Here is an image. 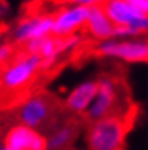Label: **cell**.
<instances>
[{
	"label": "cell",
	"instance_id": "6da1fadb",
	"mask_svg": "<svg viewBox=\"0 0 148 150\" xmlns=\"http://www.w3.org/2000/svg\"><path fill=\"white\" fill-rule=\"evenodd\" d=\"M128 129L130 123L121 114L91 121L85 132V150H124Z\"/></svg>",
	"mask_w": 148,
	"mask_h": 150
},
{
	"label": "cell",
	"instance_id": "7a4b0ae2",
	"mask_svg": "<svg viewBox=\"0 0 148 150\" xmlns=\"http://www.w3.org/2000/svg\"><path fill=\"white\" fill-rule=\"evenodd\" d=\"M42 59L38 55L32 53H21L15 55V58L2 67L0 74V88L8 93H17L29 86L36 76L39 74Z\"/></svg>",
	"mask_w": 148,
	"mask_h": 150
},
{
	"label": "cell",
	"instance_id": "3957f363",
	"mask_svg": "<svg viewBox=\"0 0 148 150\" xmlns=\"http://www.w3.org/2000/svg\"><path fill=\"white\" fill-rule=\"evenodd\" d=\"M95 55L106 59H116L127 64L148 62V40L144 37L136 38H109L98 41L94 49Z\"/></svg>",
	"mask_w": 148,
	"mask_h": 150
},
{
	"label": "cell",
	"instance_id": "277c9868",
	"mask_svg": "<svg viewBox=\"0 0 148 150\" xmlns=\"http://www.w3.org/2000/svg\"><path fill=\"white\" fill-rule=\"evenodd\" d=\"M53 32V14L32 12L20 17L9 29V41L15 46H24L33 40L44 38Z\"/></svg>",
	"mask_w": 148,
	"mask_h": 150
},
{
	"label": "cell",
	"instance_id": "5b68a950",
	"mask_svg": "<svg viewBox=\"0 0 148 150\" xmlns=\"http://www.w3.org/2000/svg\"><path fill=\"white\" fill-rule=\"evenodd\" d=\"M56 112V106L48 96L35 93L27 96L17 108V120L18 123L33 127V129H44L48 123L53 120Z\"/></svg>",
	"mask_w": 148,
	"mask_h": 150
},
{
	"label": "cell",
	"instance_id": "8992f818",
	"mask_svg": "<svg viewBox=\"0 0 148 150\" xmlns=\"http://www.w3.org/2000/svg\"><path fill=\"white\" fill-rule=\"evenodd\" d=\"M97 94L85 114V118L89 123L116 114L115 109L119 103V83L114 76L106 73L100 74L97 77Z\"/></svg>",
	"mask_w": 148,
	"mask_h": 150
},
{
	"label": "cell",
	"instance_id": "52a82bcc",
	"mask_svg": "<svg viewBox=\"0 0 148 150\" xmlns=\"http://www.w3.org/2000/svg\"><path fill=\"white\" fill-rule=\"evenodd\" d=\"M103 8L115 26L130 28L141 37L148 33V15L137 11L127 0H104Z\"/></svg>",
	"mask_w": 148,
	"mask_h": 150
},
{
	"label": "cell",
	"instance_id": "ba28073f",
	"mask_svg": "<svg viewBox=\"0 0 148 150\" xmlns=\"http://www.w3.org/2000/svg\"><path fill=\"white\" fill-rule=\"evenodd\" d=\"M3 146L12 150H47V137L42 130L15 123L3 135Z\"/></svg>",
	"mask_w": 148,
	"mask_h": 150
},
{
	"label": "cell",
	"instance_id": "9c48e42d",
	"mask_svg": "<svg viewBox=\"0 0 148 150\" xmlns=\"http://www.w3.org/2000/svg\"><path fill=\"white\" fill-rule=\"evenodd\" d=\"M88 9L86 6L65 5L53 14V35L56 37H68L85 29V23L88 18Z\"/></svg>",
	"mask_w": 148,
	"mask_h": 150
},
{
	"label": "cell",
	"instance_id": "30bf717a",
	"mask_svg": "<svg viewBox=\"0 0 148 150\" xmlns=\"http://www.w3.org/2000/svg\"><path fill=\"white\" fill-rule=\"evenodd\" d=\"M23 52L32 55H38L42 62H41V70L47 71V70L53 68L60 58H64V49H62V38L56 37V35H47L44 38L33 40L23 46Z\"/></svg>",
	"mask_w": 148,
	"mask_h": 150
},
{
	"label": "cell",
	"instance_id": "8fae6325",
	"mask_svg": "<svg viewBox=\"0 0 148 150\" xmlns=\"http://www.w3.org/2000/svg\"><path fill=\"white\" fill-rule=\"evenodd\" d=\"M97 79H85L73 86L64 99V106L74 115H85L97 94Z\"/></svg>",
	"mask_w": 148,
	"mask_h": 150
},
{
	"label": "cell",
	"instance_id": "7c38bea8",
	"mask_svg": "<svg viewBox=\"0 0 148 150\" xmlns=\"http://www.w3.org/2000/svg\"><path fill=\"white\" fill-rule=\"evenodd\" d=\"M115 24L109 18L103 5H95L88 9V18L85 23V32L95 41L114 38Z\"/></svg>",
	"mask_w": 148,
	"mask_h": 150
},
{
	"label": "cell",
	"instance_id": "4fadbf2b",
	"mask_svg": "<svg viewBox=\"0 0 148 150\" xmlns=\"http://www.w3.org/2000/svg\"><path fill=\"white\" fill-rule=\"evenodd\" d=\"M79 134V126L74 121H65L48 130L47 137V150H65L69 149Z\"/></svg>",
	"mask_w": 148,
	"mask_h": 150
},
{
	"label": "cell",
	"instance_id": "5bb4252c",
	"mask_svg": "<svg viewBox=\"0 0 148 150\" xmlns=\"http://www.w3.org/2000/svg\"><path fill=\"white\" fill-rule=\"evenodd\" d=\"M14 58H15V44H12L9 40L0 41V67L11 62Z\"/></svg>",
	"mask_w": 148,
	"mask_h": 150
},
{
	"label": "cell",
	"instance_id": "9a60e30c",
	"mask_svg": "<svg viewBox=\"0 0 148 150\" xmlns=\"http://www.w3.org/2000/svg\"><path fill=\"white\" fill-rule=\"evenodd\" d=\"M56 2L62 3V5H76V6L91 8V6H95V5H103L104 0H56Z\"/></svg>",
	"mask_w": 148,
	"mask_h": 150
},
{
	"label": "cell",
	"instance_id": "2e32d148",
	"mask_svg": "<svg viewBox=\"0 0 148 150\" xmlns=\"http://www.w3.org/2000/svg\"><path fill=\"white\" fill-rule=\"evenodd\" d=\"M127 2L132 6H135L137 11L148 15V0H127Z\"/></svg>",
	"mask_w": 148,
	"mask_h": 150
},
{
	"label": "cell",
	"instance_id": "e0dca14e",
	"mask_svg": "<svg viewBox=\"0 0 148 150\" xmlns=\"http://www.w3.org/2000/svg\"><path fill=\"white\" fill-rule=\"evenodd\" d=\"M9 12H11L9 5H8V3L5 2V0H0V20L6 18V17L9 15Z\"/></svg>",
	"mask_w": 148,
	"mask_h": 150
},
{
	"label": "cell",
	"instance_id": "ac0fdd59",
	"mask_svg": "<svg viewBox=\"0 0 148 150\" xmlns=\"http://www.w3.org/2000/svg\"><path fill=\"white\" fill-rule=\"evenodd\" d=\"M0 150H5V146H3V141H0Z\"/></svg>",
	"mask_w": 148,
	"mask_h": 150
},
{
	"label": "cell",
	"instance_id": "d6986e66",
	"mask_svg": "<svg viewBox=\"0 0 148 150\" xmlns=\"http://www.w3.org/2000/svg\"><path fill=\"white\" fill-rule=\"evenodd\" d=\"M32 2H42V0H32Z\"/></svg>",
	"mask_w": 148,
	"mask_h": 150
},
{
	"label": "cell",
	"instance_id": "ffe728a7",
	"mask_svg": "<svg viewBox=\"0 0 148 150\" xmlns=\"http://www.w3.org/2000/svg\"><path fill=\"white\" fill-rule=\"evenodd\" d=\"M0 74H2V67H0Z\"/></svg>",
	"mask_w": 148,
	"mask_h": 150
},
{
	"label": "cell",
	"instance_id": "44dd1931",
	"mask_svg": "<svg viewBox=\"0 0 148 150\" xmlns=\"http://www.w3.org/2000/svg\"><path fill=\"white\" fill-rule=\"evenodd\" d=\"M65 150H71V149H65Z\"/></svg>",
	"mask_w": 148,
	"mask_h": 150
}]
</instances>
